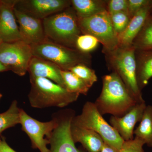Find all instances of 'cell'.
Wrapping results in <instances>:
<instances>
[{
    "instance_id": "6da1fadb",
    "label": "cell",
    "mask_w": 152,
    "mask_h": 152,
    "mask_svg": "<svg viewBox=\"0 0 152 152\" xmlns=\"http://www.w3.org/2000/svg\"><path fill=\"white\" fill-rule=\"evenodd\" d=\"M102 80V92L94 103L102 115L121 117L138 104L116 73L106 75Z\"/></svg>"
},
{
    "instance_id": "7a4b0ae2",
    "label": "cell",
    "mask_w": 152,
    "mask_h": 152,
    "mask_svg": "<svg viewBox=\"0 0 152 152\" xmlns=\"http://www.w3.org/2000/svg\"><path fill=\"white\" fill-rule=\"evenodd\" d=\"M31 88L28 95L33 107H63L77 99L79 94L68 91L65 88L49 79L30 76Z\"/></svg>"
},
{
    "instance_id": "3957f363",
    "label": "cell",
    "mask_w": 152,
    "mask_h": 152,
    "mask_svg": "<svg viewBox=\"0 0 152 152\" xmlns=\"http://www.w3.org/2000/svg\"><path fill=\"white\" fill-rule=\"evenodd\" d=\"M44 32L49 40L75 49L77 38L82 33L78 19L72 7H69L42 20Z\"/></svg>"
},
{
    "instance_id": "277c9868",
    "label": "cell",
    "mask_w": 152,
    "mask_h": 152,
    "mask_svg": "<svg viewBox=\"0 0 152 152\" xmlns=\"http://www.w3.org/2000/svg\"><path fill=\"white\" fill-rule=\"evenodd\" d=\"M136 50L133 46H118L111 51H103L109 68L116 73L137 103L144 102L136 75Z\"/></svg>"
},
{
    "instance_id": "5b68a950",
    "label": "cell",
    "mask_w": 152,
    "mask_h": 152,
    "mask_svg": "<svg viewBox=\"0 0 152 152\" xmlns=\"http://www.w3.org/2000/svg\"><path fill=\"white\" fill-rule=\"evenodd\" d=\"M33 56L53 63L64 71H69L80 64L89 66L91 63L90 54L84 53L76 49L62 45L47 39L31 45Z\"/></svg>"
},
{
    "instance_id": "8992f818",
    "label": "cell",
    "mask_w": 152,
    "mask_h": 152,
    "mask_svg": "<svg viewBox=\"0 0 152 152\" xmlns=\"http://www.w3.org/2000/svg\"><path fill=\"white\" fill-rule=\"evenodd\" d=\"M73 125L94 131L100 136L105 143L120 152L124 141L111 125L104 119L94 103L87 102L81 114L73 117Z\"/></svg>"
},
{
    "instance_id": "52a82bcc",
    "label": "cell",
    "mask_w": 152,
    "mask_h": 152,
    "mask_svg": "<svg viewBox=\"0 0 152 152\" xmlns=\"http://www.w3.org/2000/svg\"><path fill=\"white\" fill-rule=\"evenodd\" d=\"M78 19L82 34L95 37L103 46V51H111L118 46V35L114 31L107 11L89 18Z\"/></svg>"
},
{
    "instance_id": "ba28073f",
    "label": "cell",
    "mask_w": 152,
    "mask_h": 152,
    "mask_svg": "<svg viewBox=\"0 0 152 152\" xmlns=\"http://www.w3.org/2000/svg\"><path fill=\"white\" fill-rule=\"evenodd\" d=\"M33 57L31 46L23 41L0 45V63L18 75H26Z\"/></svg>"
},
{
    "instance_id": "9c48e42d",
    "label": "cell",
    "mask_w": 152,
    "mask_h": 152,
    "mask_svg": "<svg viewBox=\"0 0 152 152\" xmlns=\"http://www.w3.org/2000/svg\"><path fill=\"white\" fill-rule=\"evenodd\" d=\"M20 124L23 130L31 140L33 148L38 149L41 152H50V149L47 147L49 144L48 138L56 126V117L51 121L42 122L32 118L20 109Z\"/></svg>"
},
{
    "instance_id": "30bf717a",
    "label": "cell",
    "mask_w": 152,
    "mask_h": 152,
    "mask_svg": "<svg viewBox=\"0 0 152 152\" xmlns=\"http://www.w3.org/2000/svg\"><path fill=\"white\" fill-rule=\"evenodd\" d=\"M72 6L69 0H18L15 8L40 20L54 15Z\"/></svg>"
},
{
    "instance_id": "8fae6325",
    "label": "cell",
    "mask_w": 152,
    "mask_h": 152,
    "mask_svg": "<svg viewBox=\"0 0 152 152\" xmlns=\"http://www.w3.org/2000/svg\"><path fill=\"white\" fill-rule=\"evenodd\" d=\"M72 116L61 114L56 116L57 124L48 139L50 152H83L76 147L71 134Z\"/></svg>"
},
{
    "instance_id": "7c38bea8",
    "label": "cell",
    "mask_w": 152,
    "mask_h": 152,
    "mask_svg": "<svg viewBox=\"0 0 152 152\" xmlns=\"http://www.w3.org/2000/svg\"><path fill=\"white\" fill-rule=\"evenodd\" d=\"M14 12L19 23L22 41L31 45L48 39L44 32L42 20L31 16L15 8Z\"/></svg>"
},
{
    "instance_id": "4fadbf2b",
    "label": "cell",
    "mask_w": 152,
    "mask_h": 152,
    "mask_svg": "<svg viewBox=\"0 0 152 152\" xmlns=\"http://www.w3.org/2000/svg\"><path fill=\"white\" fill-rule=\"evenodd\" d=\"M16 1H0V39L3 43L21 40L14 12Z\"/></svg>"
},
{
    "instance_id": "5bb4252c",
    "label": "cell",
    "mask_w": 152,
    "mask_h": 152,
    "mask_svg": "<svg viewBox=\"0 0 152 152\" xmlns=\"http://www.w3.org/2000/svg\"><path fill=\"white\" fill-rule=\"evenodd\" d=\"M146 106L145 102L137 104L123 116L111 117L110 120L111 126L117 131L124 141L134 139L135 126L137 123L140 122Z\"/></svg>"
},
{
    "instance_id": "9a60e30c",
    "label": "cell",
    "mask_w": 152,
    "mask_h": 152,
    "mask_svg": "<svg viewBox=\"0 0 152 152\" xmlns=\"http://www.w3.org/2000/svg\"><path fill=\"white\" fill-rule=\"evenodd\" d=\"M61 70L53 63L33 56L29 65L28 72L30 76L49 79L65 88L61 74Z\"/></svg>"
},
{
    "instance_id": "2e32d148",
    "label": "cell",
    "mask_w": 152,
    "mask_h": 152,
    "mask_svg": "<svg viewBox=\"0 0 152 152\" xmlns=\"http://www.w3.org/2000/svg\"><path fill=\"white\" fill-rule=\"evenodd\" d=\"M152 11V4L143 8L132 17L126 29L118 36V47L127 48L132 46L134 40Z\"/></svg>"
},
{
    "instance_id": "e0dca14e",
    "label": "cell",
    "mask_w": 152,
    "mask_h": 152,
    "mask_svg": "<svg viewBox=\"0 0 152 152\" xmlns=\"http://www.w3.org/2000/svg\"><path fill=\"white\" fill-rule=\"evenodd\" d=\"M71 132L75 143L79 142L81 144L88 152H101L104 142L100 136L96 133L72 124Z\"/></svg>"
},
{
    "instance_id": "ac0fdd59",
    "label": "cell",
    "mask_w": 152,
    "mask_h": 152,
    "mask_svg": "<svg viewBox=\"0 0 152 152\" xmlns=\"http://www.w3.org/2000/svg\"><path fill=\"white\" fill-rule=\"evenodd\" d=\"M135 57L137 81L141 91L152 77V50H136Z\"/></svg>"
},
{
    "instance_id": "d6986e66",
    "label": "cell",
    "mask_w": 152,
    "mask_h": 152,
    "mask_svg": "<svg viewBox=\"0 0 152 152\" xmlns=\"http://www.w3.org/2000/svg\"><path fill=\"white\" fill-rule=\"evenodd\" d=\"M107 1L72 0V6L78 18H85L107 10Z\"/></svg>"
},
{
    "instance_id": "ffe728a7",
    "label": "cell",
    "mask_w": 152,
    "mask_h": 152,
    "mask_svg": "<svg viewBox=\"0 0 152 152\" xmlns=\"http://www.w3.org/2000/svg\"><path fill=\"white\" fill-rule=\"evenodd\" d=\"M134 134L148 146L152 148V106L146 107L140 125L134 131Z\"/></svg>"
},
{
    "instance_id": "44dd1931",
    "label": "cell",
    "mask_w": 152,
    "mask_h": 152,
    "mask_svg": "<svg viewBox=\"0 0 152 152\" xmlns=\"http://www.w3.org/2000/svg\"><path fill=\"white\" fill-rule=\"evenodd\" d=\"M136 50H152V11L147 17L143 26L133 42Z\"/></svg>"
},
{
    "instance_id": "7402d4cb",
    "label": "cell",
    "mask_w": 152,
    "mask_h": 152,
    "mask_svg": "<svg viewBox=\"0 0 152 152\" xmlns=\"http://www.w3.org/2000/svg\"><path fill=\"white\" fill-rule=\"evenodd\" d=\"M65 88L68 91L80 95H86L91 87L70 71H61Z\"/></svg>"
},
{
    "instance_id": "603a6c76",
    "label": "cell",
    "mask_w": 152,
    "mask_h": 152,
    "mask_svg": "<svg viewBox=\"0 0 152 152\" xmlns=\"http://www.w3.org/2000/svg\"><path fill=\"white\" fill-rule=\"evenodd\" d=\"M20 110L18 102L14 100L7 111L0 114V134L7 129L20 124Z\"/></svg>"
},
{
    "instance_id": "cb8c5ba5",
    "label": "cell",
    "mask_w": 152,
    "mask_h": 152,
    "mask_svg": "<svg viewBox=\"0 0 152 152\" xmlns=\"http://www.w3.org/2000/svg\"><path fill=\"white\" fill-rule=\"evenodd\" d=\"M100 43L94 36L88 34H81L77 38L75 49L84 53L89 54L97 48Z\"/></svg>"
},
{
    "instance_id": "d4e9b609",
    "label": "cell",
    "mask_w": 152,
    "mask_h": 152,
    "mask_svg": "<svg viewBox=\"0 0 152 152\" xmlns=\"http://www.w3.org/2000/svg\"><path fill=\"white\" fill-rule=\"evenodd\" d=\"M69 71L86 82L91 87L97 81V77L95 71L86 65H77L71 68Z\"/></svg>"
},
{
    "instance_id": "484cf974",
    "label": "cell",
    "mask_w": 152,
    "mask_h": 152,
    "mask_svg": "<svg viewBox=\"0 0 152 152\" xmlns=\"http://www.w3.org/2000/svg\"><path fill=\"white\" fill-rule=\"evenodd\" d=\"M110 16L114 31L118 37L126 29L131 18L128 13L125 12L112 14Z\"/></svg>"
},
{
    "instance_id": "4316f807",
    "label": "cell",
    "mask_w": 152,
    "mask_h": 152,
    "mask_svg": "<svg viewBox=\"0 0 152 152\" xmlns=\"http://www.w3.org/2000/svg\"><path fill=\"white\" fill-rule=\"evenodd\" d=\"M145 142L137 137L128 141H124L120 152H145L143 150Z\"/></svg>"
},
{
    "instance_id": "83f0119b",
    "label": "cell",
    "mask_w": 152,
    "mask_h": 152,
    "mask_svg": "<svg viewBox=\"0 0 152 152\" xmlns=\"http://www.w3.org/2000/svg\"><path fill=\"white\" fill-rule=\"evenodd\" d=\"M128 0L107 1V10L110 15L125 12L128 13Z\"/></svg>"
},
{
    "instance_id": "f1b7e54d",
    "label": "cell",
    "mask_w": 152,
    "mask_h": 152,
    "mask_svg": "<svg viewBox=\"0 0 152 152\" xmlns=\"http://www.w3.org/2000/svg\"><path fill=\"white\" fill-rule=\"evenodd\" d=\"M128 13L132 18L143 8L152 4V0H128Z\"/></svg>"
},
{
    "instance_id": "f546056e",
    "label": "cell",
    "mask_w": 152,
    "mask_h": 152,
    "mask_svg": "<svg viewBox=\"0 0 152 152\" xmlns=\"http://www.w3.org/2000/svg\"><path fill=\"white\" fill-rule=\"evenodd\" d=\"M0 152H17L8 145L4 138L0 137Z\"/></svg>"
},
{
    "instance_id": "4dcf8cb0",
    "label": "cell",
    "mask_w": 152,
    "mask_h": 152,
    "mask_svg": "<svg viewBox=\"0 0 152 152\" xmlns=\"http://www.w3.org/2000/svg\"><path fill=\"white\" fill-rule=\"evenodd\" d=\"M101 152H120L118 150L106 143H104Z\"/></svg>"
},
{
    "instance_id": "1f68e13d",
    "label": "cell",
    "mask_w": 152,
    "mask_h": 152,
    "mask_svg": "<svg viewBox=\"0 0 152 152\" xmlns=\"http://www.w3.org/2000/svg\"><path fill=\"white\" fill-rule=\"evenodd\" d=\"M7 69L1 63H0V72H6V71H7Z\"/></svg>"
},
{
    "instance_id": "d6a6232c",
    "label": "cell",
    "mask_w": 152,
    "mask_h": 152,
    "mask_svg": "<svg viewBox=\"0 0 152 152\" xmlns=\"http://www.w3.org/2000/svg\"><path fill=\"white\" fill-rule=\"evenodd\" d=\"M2 41H1V39H0V45H1V44L2 43Z\"/></svg>"
},
{
    "instance_id": "836d02e7",
    "label": "cell",
    "mask_w": 152,
    "mask_h": 152,
    "mask_svg": "<svg viewBox=\"0 0 152 152\" xmlns=\"http://www.w3.org/2000/svg\"><path fill=\"white\" fill-rule=\"evenodd\" d=\"M2 96V95L1 94H0V99H1V98Z\"/></svg>"
}]
</instances>
